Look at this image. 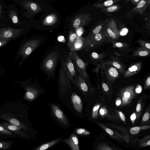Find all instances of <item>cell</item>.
<instances>
[{
  "label": "cell",
  "instance_id": "1",
  "mask_svg": "<svg viewBox=\"0 0 150 150\" xmlns=\"http://www.w3.org/2000/svg\"><path fill=\"white\" fill-rule=\"evenodd\" d=\"M61 67L59 71V88L62 95L75 86V79L77 76L75 68L69 55L61 58Z\"/></svg>",
  "mask_w": 150,
  "mask_h": 150
},
{
  "label": "cell",
  "instance_id": "2",
  "mask_svg": "<svg viewBox=\"0 0 150 150\" xmlns=\"http://www.w3.org/2000/svg\"><path fill=\"white\" fill-rule=\"evenodd\" d=\"M59 57V52L57 51L50 53L44 60L41 69L47 75L48 79L53 77Z\"/></svg>",
  "mask_w": 150,
  "mask_h": 150
},
{
  "label": "cell",
  "instance_id": "3",
  "mask_svg": "<svg viewBox=\"0 0 150 150\" xmlns=\"http://www.w3.org/2000/svg\"><path fill=\"white\" fill-rule=\"evenodd\" d=\"M111 42L113 41L105 38L101 30L99 33L96 35L88 38L84 39L81 49L87 52Z\"/></svg>",
  "mask_w": 150,
  "mask_h": 150
},
{
  "label": "cell",
  "instance_id": "4",
  "mask_svg": "<svg viewBox=\"0 0 150 150\" xmlns=\"http://www.w3.org/2000/svg\"><path fill=\"white\" fill-rule=\"evenodd\" d=\"M101 31L105 38L113 41H116L120 38L117 26L113 18H110L104 21Z\"/></svg>",
  "mask_w": 150,
  "mask_h": 150
},
{
  "label": "cell",
  "instance_id": "5",
  "mask_svg": "<svg viewBox=\"0 0 150 150\" xmlns=\"http://www.w3.org/2000/svg\"><path fill=\"white\" fill-rule=\"evenodd\" d=\"M68 55L79 75L84 79L86 78L88 76L86 71L88 63L84 62L74 50H70Z\"/></svg>",
  "mask_w": 150,
  "mask_h": 150
},
{
  "label": "cell",
  "instance_id": "6",
  "mask_svg": "<svg viewBox=\"0 0 150 150\" xmlns=\"http://www.w3.org/2000/svg\"><path fill=\"white\" fill-rule=\"evenodd\" d=\"M135 86L129 85L120 89L118 93L121 101L120 106L129 105L131 100L136 96L135 91Z\"/></svg>",
  "mask_w": 150,
  "mask_h": 150
},
{
  "label": "cell",
  "instance_id": "7",
  "mask_svg": "<svg viewBox=\"0 0 150 150\" xmlns=\"http://www.w3.org/2000/svg\"><path fill=\"white\" fill-rule=\"evenodd\" d=\"M92 19V14L90 13H80L72 18L71 24V27L75 30L79 28H82L88 25Z\"/></svg>",
  "mask_w": 150,
  "mask_h": 150
},
{
  "label": "cell",
  "instance_id": "8",
  "mask_svg": "<svg viewBox=\"0 0 150 150\" xmlns=\"http://www.w3.org/2000/svg\"><path fill=\"white\" fill-rule=\"evenodd\" d=\"M40 40L34 39L27 42L21 47L19 54L24 58L30 55L39 45Z\"/></svg>",
  "mask_w": 150,
  "mask_h": 150
},
{
  "label": "cell",
  "instance_id": "9",
  "mask_svg": "<svg viewBox=\"0 0 150 150\" xmlns=\"http://www.w3.org/2000/svg\"><path fill=\"white\" fill-rule=\"evenodd\" d=\"M101 67L107 80L110 84L119 77V73L118 70L107 62L102 63Z\"/></svg>",
  "mask_w": 150,
  "mask_h": 150
},
{
  "label": "cell",
  "instance_id": "10",
  "mask_svg": "<svg viewBox=\"0 0 150 150\" xmlns=\"http://www.w3.org/2000/svg\"><path fill=\"white\" fill-rule=\"evenodd\" d=\"M23 31L22 28L14 29L8 28L7 29L2 28L0 29V39L9 40L15 38L21 34Z\"/></svg>",
  "mask_w": 150,
  "mask_h": 150
},
{
  "label": "cell",
  "instance_id": "11",
  "mask_svg": "<svg viewBox=\"0 0 150 150\" xmlns=\"http://www.w3.org/2000/svg\"><path fill=\"white\" fill-rule=\"evenodd\" d=\"M21 4L23 8L26 11L27 15L30 16L39 12L42 10V8L39 4L31 1L23 0Z\"/></svg>",
  "mask_w": 150,
  "mask_h": 150
},
{
  "label": "cell",
  "instance_id": "12",
  "mask_svg": "<svg viewBox=\"0 0 150 150\" xmlns=\"http://www.w3.org/2000/svg\"><path fill=\"white\" fill-rule=\"evenodd\" d=\"M150 3V1L141 0L136 6L129 11L126 14V17H131L134 14H143L145 11Z\"/></svg>",
  "mask_w": 150,
  "mask_h": 150
},
{
  "label": "cell",
  "instance_id": "13",
  "mask_svg": "<svg viewBox=\"0 0 150 150\" xmlns=\"http://www.w3.org/2000/svg\"><path fill=\"white\" fill-rule=\"evenodd\" d=\"M0 126L13 132L18 137L26 138L28 136L21 128L13 125L9 123L3 122L0 123Z\"/></svg>",
  "mask_w": 150,
  "mask_h": 150
},
{
  "label": "cell",
  "instance_id": "14",
  "mask_svg": "<svg viewBox=\"0 0 150 150\" xmlns=\"http://www.w3.org/2000/svg\"><path fill=\"white\" fill-rule=\"evenodd\" d=\"M50 107L52 112L56 118L62 124L66 125L68 124L67 119L62 111L57 105L50 103Z\"/></svg>",
  "mask_w": 150,
  "mask_h": 150
},
{
  "label": "cell",
  "instance_id": "15",
  "mask_svg": "<svg viewBox=\"0 0 150 150\" xmlns=\"http://www.w3.org/2000/svg\"><path fill=\"white\" fill-rule=\"evenodd\" d=\"M71 105L74 111L80 114L83 110L82 100L80 97L75 93H72L70 96Z\"/></svg>",
  "mask_w": 150,
  "mask_h": 150
},
{
  "label": "cell",
  "instance_id": "16",
  "mask_svg": "<svg viewBox=\"0 0 150 150\" xmlns=\"http://www.w3.org/2000/svg\"><path fill=\"white\" fill-rule=\"evenodd\" d=\"M25 92L24 97L26 100L32 101L41 94L40 90L36 87L27 86L25 87Z\"/></svg>",
  "mask_w": 150,
  "mask_h": 150
},
{
  "label": "cell",
  "instance_id": "17",
  "mask_svg": "<svg viewBox=\"0 0 150 150\" xmlns=\"http://www.w3.org/2000/svg\"><path fill=\"white\" fill-rule=\"evenodd\" d=\"M0 119L6 120L11 124L20 127L25 130L29 131L26 125L16 118L9 117L5 114H0Z\"/></svg>",
  "mask_w": 150,
  "mask_h": 150
},
{
  "label": "cell",
  "instance_id": "18",
  "mask_svg": "<svg viewBox=\"0 0 150 150\" xmlns=\"http://www.w3.org/2000/svg\"><path fill=\"white\" fill-rule=\"evenodd\" d=\"M75 86L84 95L88 92V87L86 81L79 74L77 75L75 79Z\"/></svg>",
  "mask_w": 150,
  "mask_h": 150
},
{
  "label": "cell",
  "instance_id": "19",
  "mask_svg": "<svg viewBox=\"0 0 150 150\" xmlns=\"http://www.w3.org/2000/svg\"><path fill=\"white\" fill-rule=\"evenodd\" d=\"M64 142L66 143L72 150H80L78 138L75 134H72L69 138L65 139Z\"/></svg>",
  "mask_w": 150,
  "mask_h": 150
},
{
  "label": "cell",
  "instance_id": "20",
  "mask_svg": "<svg viewBox=\"0 0 150 150\" xmlns=\"http://www.w3.org/2000/svg\"><path fill=\"white\" fill-rule=\"evenodd\" d=\"M142 67L141 62L134 64L125 71L124 74V76L129 77L136 74L141 70Z\"/></svg>",
  "mask_w": 150,
  "mask_h": 150
},
{
  "label": "cell",
  "instance_id": "21",
  "mask_svg": "<svg viewBox=\"0 0 150 150\" xmlns=\"http://www.w3.org/2000/svg\"><path fill=\"white\" fill-rule=\"evenodd\" d=\"M104 22V21L98 22L93 26L88 34L84 39L88 38L99 33L101 30Z\"/></svg>",
  "mask_w": 150,
  "mask_h": 150
},
{
  "label": "cell",
  "instance_id": "22",
  "mask_svg": "<svg viewBox=\"0 0 150 150\" xmlns=\"http://www.w3.org/2000/svg\"><path fill=\"white\" fill-rule=\"evenodd\" d=\"M112 42L113 47L117 48L120 51L126 53L130 51L131 50L129 45L125 42L116 41Z\"/></svg>",
  "mask_w": 150,
  "mask_h": 150
},
{
  "label": "cell",
  "instance_id": "23",
  "mask_svg": "<svg viewBox=\"0 0 150 150\" xmlns=\"http://www.w3.org/2000/svg\"><path fill=\"white\" fill-rule=\"evenodd\" d=\"M121 1V0H108L103 2H98L93 4L95 7L103 9L113 5Z\"/></svg>",
  "mask_w": 150,
  "mask_h": 150
},
{
  "label": "cell",
  "instance_id": "24",
  "mask_svg": "<svg viewBox=\"0 0 150 150\" xmlns=\"http://www.w3.org/2000/svg\"><path fill=\"white\" fill-rule=\"evenodd\" d=\"M57 20V16L55 13H52L47 16L43 20L42 24L45 25L49 26L53 25Z\"/></svg>",
  "mask_w": 150,
  "mask_h": 150
},
{
  "label": "cell",
  "instance_id": "25",
  "mask_svg": "<svg viewBox=\"0 0 150 150\" xmlns=\"http://www.w3.org/2000/svg\"><path fill=\"white\" fill-rule=\"evenodd\" d=\"M16 137L13 133L0 126V139Z\"/></svg>",
  "mask_w": 150,
  "mask_h": 150
},
{
  "label": "cell",
  "instance_id": "26",
  "mask_svg": "<svg viewBox=\"0 0 150 150\" xmlns=\"http://www.w3.org/2000/svg\"><path fill=\"white\" fill-rule=\"evenodd\" d=\"M112 59V60H109L107 62L117 69L121 74H124L125 71L122 64L115 58Z\"/></svg>",
  "mask_w": 150,
  "mask_h": 150
},
{
  "label": "cell",
  "instance_id": "27",
  "mask_svg": "<svg viewBox=\"0 0 150 150\" xmlns=\"http://www.w3.org/2000/svg\"><path fill=\"white\" fill-rule=\"evenodd\" d=\"M100 126L103 129L105 132L110 136L113 138L116 139H120L123 138L124 137L120 134L115 132H114L112 130L107 127L103 124L100 123H98Z\"/></svg>",
  "mask_w": 150,
  "mask_h": 150
},
{
  "label": "cell",
  "instance_id": "28",
  "mask_svg": "<svg viewBox=\"0 0 150 150\" xmlns=\"http://www.w3.org/2000/svg\"><path fill=\"white\" fill-rule=\"evenodd\" d=\"M150 50L141 47L135 51L133 53L134 56L145 57L149 55Z\"/></svg>",
  "mask_w": 150,
  "mask_h": 150
},
{
  "label": "cell",
  "instance_id": "29",
  "mask_svg": "<svg viewBox=\"0 0 150 150\" xmlns=\"http://www.w3.org/2000/svg\"><path fill=\"white\" fill-rule=\"evenodd\" d=\"M77 37V35L76 33L71 30H70L68 42V46L70 50H73L74 45Z\"/></svg>",
  "mask_w": 150,
  "mask_h": 150
},
{
  "label": "cell",
  "instance_id": "30",
  "mask_svg": "<svg viewBox=\"0 0 150 150\" xmlns=\"http://www.w3.org/2000/svg\"><path fill=\"white\" fill-rule=\"evenodd\" d=\"M15 142L13 141L0 140V150H6L11 149Z\"/></svg>",
  "mask_w": 150,
  "mask_h": 150
},
{
  "label": "cell",
  "instance_id": "31",
  "mask_svg": "<svg viewBox=\"0 0 150 150\" xmlns=\"http://www.w3.org/2000/svg\"><path fill=\"white\" fill-rule=\"evenodd\" d=\"M60 140V139H56L46 144H42L34 150H45L54 145Z\"/></svg>",
  "mask_w": 150,
  "mask_h": 150
},
{
  "label": "cell",
  "instance_id": "32",
  "mask_svg": "<svg viewBox=\"0 0 150 150\" xmlns=\"http://www.w3.org/2000/svg\"><path fill=\"white\" fill-rule=\"evenodd\" d=\"M120 8L121 6L119 4H114L102 9L101 11L105 13H111L118 11Z\"/></svg>",
  "mask_w": 150,
  "mask_h": 150
},
{
  "label": "cell",
  "instance_id": "33",
  "mask_svg": "<svg viewBox=\"0 0 150 150\" xmlns=\"http://www.w3.org/2000/svg\"><path fill=\"white\" fill-rule=\"evenodd\" d=\"M83 40L84 38L80 36H77L74 45L73 50L77 51L81 49L83 44Z\"/></svg>",
  "mask_w": 150,
  "mask_h": 150
},
{
  "label": "cell",
  "instance_id": "34",
  "mask_svg": "<svg viewBox=\"0 0 150 150\" xmlns=\"http://www.w3.org/2000/svg\"><path fill=\"white\" fill-rule=\"evenodd\" d=\"M106 54V53L105 52L98 54L95 52H93L91 53L90 57L93 61H99L102 60L105 57Z\"/></svg>",
  "mask_w": 150,
  "mask_h": 150
},
{
  "label": "cell",
  "instance_id": "35",
  "mask_svg": "<svg viewBox=\"0 0 150 150\" xmlns=\"http://www.w3.org/2000/svg\"><path fill=\"white\" fill-rule=\"evenodd\" d=\"M150 125H145L142 126H136L131 128L130 130V132L131 134H136L141 130H146L149 129Z\"/></svg>",
  "mask_w": 150,
  "mask_h": 150
},
{
  "label": "cell",
  "instance_id": "36",
  "mask_svg": "<svg viewBox=\"0 0 150 150\" xmlns=\"http://www.w3.org/2000/svg\"><path fill=\"white\" fill-rule=\"evenodd\" d=\"M150 137L149 135L145 137L139 142V145L141 147L146 146L150 145Z\"/></svg>",
  "mask_w": 150,
  "mask_h": 150
},
{
  "label": "cell",
  "instance_id": "37",
  "mask_svg": "<svg viewBox=\"0 0 150 150\" xmlns=\"http://www.w3.org/2000/svg\"><path fill=\"white\" fill-rule=\"evenodd\" d=\"M100 105V103H97L93 107L91 115V117L93 119H95L98 118V112Z\"/></svg>",
  "mask_w": 150,
  "mask_h": 150
},
{
  "label": "cell",
  "instance_id": "38",
  "mask_svg": "<svg viewBox=\"0 0 150 150\" xmlns=\"http://www.w3.org/2000/svg\"><path fill=\"white\" fill-rule=\"evenodd\" d=\"M9 16L12 22L15 24H18L19 22L16 11L12 10L10 11Z\"/></svg>",
  "mask_w": 150,
  "mask_h": 150
},
{
  "label": "cell",
  "instance_id": "39",
  "mask_svg": "<svg viewBox=\"0 0 150 150\" xmlns=\"http://www.w3.org/2000/svg\"><path fill=\"white\" fill-rule=\"evenodd\" d=\"M142 100L139 98L137 104L136 108V118L138 120L139 118L142 111Z\"/></svg>",
  "mask_w": 150,
  "mask_h": 150
},
{
  "label": "cell",
  "instance_id": "40",
  "mask_svg": "<svg viewBox=\"0 0 150 150\" xmlns=\"http://www.w3.org/2000/svg\"><path fill=\"white\" fill-rule=\"evenodd\" d=\"M97 150H113L105 143L99 144L96 147Z\"/></svg>",
  "mask_w": 150,
  "mask_h": 150
},
{
  "label": "cell",
  "instance_id": "41",
  "mask_svg": "<svg viewBox=\"0 0 150 150\" xmlns=\"http://www.w3.org/2000/svg\"><path fill=\"white\" fill-rule=\"evenodd\" d=\"M75 132L77 134L87 135L90 134V132L83 128H78L75 130Z\"/></svg>",
  "mask_w": 150,
  "mask_h": 150
},
{
  "label": "cell",
  "instance_id": "42",
  "mask_svg": "<svg viewBox=\"0 0 150 150\" xmlns=\"http://www.w3.org/2000/svg\"><path fill=\"white\" fill-rule=\"evenodd\" d=\"M139 43L141 47L150 50V43L141 40H139Z\"/></svg>",
  "mask_w": 150,
  "mask_h": 150
},
{
  "label": "cell",
  "instance_id": "43",
  "mask_svg": "<svg viewBox=\"0 0 150 150\" xmlns=\"http://www.w3.org/2000/svg\"><path fill=\"white\" fill-rule=\"evenodd\" d=\"M150 118L149 109H148L144 114L142 118V122H145L148 120Z\"/></svg>",
  "mask_w": 150,
  "mask_h": 150
},
{
  "label": "cell",
  "instance_id": "44",
  "mask_svg": "<svg viewBox=\"0 0 150 150\" xmlns=\"http://www.w3.org/2000/svg\"><path fill=\"white\" fill-rule=\"evenodd\" d=\"M108 111L107 110L105 107H102L100 110L99 114L103 117L105 116L107 114Z\"/></svg>",
  "mask_w": 150,
  "mask_h": 150
},
{
  "label": "cell",
  "instance_id": "45",
  "mask_svg": "<svg viewBox=\"0 0 150 150\" xmlns=\"http://www.w3.org/2000/svg\"><path fill=\"white\" fill-rule=\"evenodd\" d=\"M116 112H117L121 120L125 123H126V121L125 119V117L124 114L123 113L120 111H118L116 110Z\"/></svg>",
  "mask_w": 150,
  "mask_h": 150
},
{
  "label": "cell",
  "instance_id": "46",
  "mask_svg": "<svg viewBox=\"0 0 150 150\" xmlns=\"http://www.w3.org/2000/svg\"><path fill=\"white\" fill-rule=\"evenodd\" d=\"M150 76L148 77L146 79L145 83L144 88L145 89L150 88Z\"/></svg>",
  "mask_w": 150,
  "mask_h": 150
},
{
  "label": "cell",
  "instance_id": "47",
  "mask_svg": "<svg viewBox=\"0 0 150 150\" xmlns=\"http://www.w3.org/2000/svg\"><path fill=\"white\" fill-rule=\"evenodd\" d=\"M128 30L127 28H123L119 32L120 35L123 36L126 35L128 32Z\"/></svg>",
  "mask_w": 150,
  "mask_h": 150
},
{
  "label": "cell",
  "instance_id": "48",
  "mask_svg": "<svg viewBox=\"0 0 150 150\" xmlns=\"http://www.w3.org/2000/svg\"><path fill=\"white\" fill-rule=\"evenodd\" d=\"M142 90V86L139 85H138L136 87L135 89V91L137 93H140Z\"/></svg>",
  "mask_w": 150,
  "mask_h": 150
},
{
  "label": "cell",
  "instance_id": "49",
  "mask_svg": "<svg viewBox=\"0 0 150 150\" xmlns=\"http://www.w3.org/2000/svg\"><path fill=\"white\" fill-rule=\"evenodd\" d=\"M130 118L132 123L134 125L136 118V114L134 112L131 115Z\"/></svg>",
  "mask_w": 150,
  "mask_h": 150
},
{
  "label": "cell",
  "instance_id": "50",
  "mask_svg": "<svg viewBox=\"0 0 150 150\" xmlns=\"http://www.w3.org/2000/svg\"><path fill=\"white\" fill-rule=\"evenodd\" d=\"M8 40H7L0 39V47L5 45Z\"/></svg>",
  "mask_w": 150,
  "mask_h": 150
},
{
  "label": "cell",
  "instance_id": "51",
  "mask_svg": "<svg viewBox=\"0 0 150 150\" xmlns=\"http://www.w3.org/2000/svg\"><path fill=\"white\" fill-rule=\"evenodd\" d=\"M140 0H126V2H128L131 3L132 4L136 6L140 1Z\"/></svg>",
  "mask_w": 150,
  "mask_h": 150
},
{
  "label": "cell",
  "instance_id": "52",
  "mask_svg": "<svg viewBox=\"0 0 150 150\" xmlns=\"http://www.w3.org/2000/svg\"><path fill=\"white\" fill-rule=\"evenodd\" d=\"M102 87L103 90L105 91H109V88L107 85L105 83L103 82L102 84Z\"/></svg>",
  "mask_w": 150,
  "mask_h": 150
},
{
  "label": "cell",
  "instance_id": "53",
  "mask_svg": "<svg viewBox=\"0 0 150 150\" xmlns=\"http://www.w3.org/2000/svg\"><path fill=\"white\" fill-rule=\"evenodd\" d=\"M121 104V101L120 99H118L116 101V104L117 106H119Z\"/></svg>",
  "mask_w": 150,
  "mask_h": 150
},
{
  "label": "cell",
  "instance_id": "54",
  "mask_svg": "<svg viewBox=\"0 0 150 150\" xmlns=\"http://www.w3.org/2000/svg\"><path fill=\"white\" fill-rule=\"evenodd\" d=\"M64 39V37L63 36H59L58 37V40L60 41H62V40Z\"/></svg>",
  "mask_w": 150,
  "mask_h": 150
},
{
  "label": "cell",
  "instance_id": "55",
  "mask_svg": "<svg viewBox=\"0 0 150 150\" xmlns=\"http://www.w3.org/2000/svg\"><path fill=\"white\" fill-rule=\"evenodd\" d=\"M2 11H0V18L2 17Z\"/></svg>",
  "mask_w": 150,
  "mask_h": 150
},
{
  "label": "cell",
  "instance_id": "56",
  "mask_svg": "<svg viewBox=\"0 0 150 150\" xmlns=\"http://www.w3.org/2000/svg\"><path fill=\"white\" fill-rule=\"evenodd\" d=\"M1 9H2V8H1V5H0V11H1Z\"/></svg>",
  "mask_w": 150,
  "mask_h": 150
},
{
  "label": "cell",
  "instance_id": "57",
  "mask_svg": "<svg viewBox=\"0 0 150 150\" xmlns=\"http://www.w3.org/2000/svg\"><path fill=\"white\" fill-rule=\"evenodd\" d=\"M114 149H115V150H118L115 149V148H114Z\"/></svg>",
  "mask_w": 150,
  "mask_h": 150
}]
</instances>
